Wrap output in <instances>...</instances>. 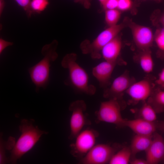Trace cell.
I'll list each match as a JSON object with an SVG mask.
<instances>
[{"instance_id": "1", "label": "cell", "mask_w": 164, "mask_h": 164, "mask_svg": "<svg viewBox=\"0 0 164 164\" xmlns=\"http://www.w3.org/2000/svg\"><path fill=\"white\" fill-rule=\"evenodd\" d=\"M77 55L74 53L67 54L63 57L62 66L67 70L68 77L65 84L71 86L77 92L92 95L96 91L95 86L89 83L87 72L77 61Z\"/></svg>"}, {"instance_id": "2", "label": "cell", "mask_w": 164, "mask_h": 164, "mask_svg": "<svg viewBox=\"0 0 164 164\" xmlns=\"http://www.w3.org/2000/svg\"><path fill=\"white\" fill-rule=\"evenodd\" d=\"M58 45V41L54 40L50 43L44 45L41 50L43 58L28 69L31 79L36 86L37 92L39 91L41 88L45 89L48 84L51 63L58 56L56 51Z\"/></svg>"}, {"instance_id": "3", "label": "cell", "mask_w": 164, "mask_h": 164, "mask_svg": "<svg viewBox=\"0 0 164 164\" xmlns=\"http://www.w3.org/2000/svg\"><path fill=\"white\" fill-rule=\"evenodd\" d=\"M33 120H21L19 127L21 135L11 150L10 161L12 164L30 150L39 140L41 136L48 132L40 130L33 124Z\"/></svg>"}, {"instance_id": "4", "label": "cell", "mask_w": 164, "mask_h": 164, "mask_svg": "<svg viewBox=\"0 0 164 164\" xmlns=\"http://www.w3.org/2000/svg\"><path fill=\"white\" fill-rule=\"evenodd\" d=\"M123 22L109 26L101 32L92 42L88 40L83 41L80 45L82 53L89 54L94 59L101 57V51L102 48L108 43L118 35V33L125 26Z\"/></svg>"}, {"instance_id": "5", "label": "cell", "mask_w": 164, "mask_h": 164, "mask_svg": "<svg viewBox=\"0 0 164 164\" xmlns=\"http://www.w3.org/2000/svg\"><path fill=\"white\" fill-rule=\"evenodd\" d=\"M121 110L120 101L111 99L103 101L95 113L96 121L112 124L119 128L125 127L126 120L122 117Z\"/></svg>"}, {"instance_id": "6", "label": "cell", "mask_w": 164, "mask_h": 164, "mask_svg": "<svg viewBox=\"0 0 164 164\" xmlns=\"http://www.w3.org/2000/svg\"><path fill=\"white\" fill-rule=\"evenodd\" d=\"M99 134L97 131L92 128L82 131L75 138L74 142L70 145L71 155L80 160L95 145Z\"/></svg>"}, {"instance_id": "7", "label": "cell", "mask_w": 164, "mask_h": 164, "mask_svg": "<svg viewBox=\"0 0 164 164\" xmlns=\"http://www.w3.org/2000/svg\"><path fill=\"white\" fill-rule=\"evenodd\" d=\"M69 109L71 114L70 123V133L68 138L72 140L82 131L85 126L91 124V122L85 113L87 105L84 100H77L72 102Z\"/></svg>"}, {"instance_id": "8", "label": "cell", "mask_w": 164, "mask_h": 164, "mask_svg": "<svg viewBox=\"0 0 164 164\" xmlns=\"http://www.w3.org/2000/svg\"><path fill=\"white\" fill-rule=\"evenodd\" d=\"M117 145L99 144L95 145L79 160L82 164H104L109 162L118 150Z\"/></svg>"}, {"instance_id": "9", "label": "cell", "mask_w": 164, "mask_h": 164, "mask_svg": "<svg viewBox=\"0 0 164 164\" xmlns=\"http://www.w3.org/2000/svg\"><path fill=\"white\" fill-rule=\"evenodd\" d=\"M130 29L134 41L141 51L148 49L152 46L154 36L149 27L138 24L128 19L124 21Z\"/></svg>"}, {"instance_id": "10", "label": "cell", "mask_w": 164, "mask_h": 164, "mask_svg": "<svg viewBox=\"0 0 164 164\" xmlns=\"http://www.w3.org/2000/svg\"><path fill=\"white\" fill-rule=\"evenodd\" d=\"M134 82L128 72L125 71L115 78L109 87L104 89V97L120 101L124 93Z\"/></svg>"}, {"instance_id": "11", "label": "cell", "mask_w": 164, "mask_h": 164, "mask_svg": "<svg viewBox=\"0 0 164 164\" xmlns=\"http://www.w3.org/2000/svg\"><path fill=\"white\" fill-rule=\"evenodd\" d=\"M153 87L150 79L146 78L134 82L126 92L134 102L145 101L153 93Z\"/></svg>"}, {"instance_id": "12", "label": "cell", "mask_w": 164, "mask_h": 164, "mask_svg": "<svg viewBox=\"0 0 164 164\" xmlns=\"http://www.w3.org/2000/svg\"><path fill=\"white\" fill-rule=\"evenodd\" d=\"M146 153L148 164H156L162 161L164 158V139L159 134L155 132L151 143Z\"/></svg>"}, {"instance_id": "13", "label": "cell", "mask_w": 164, "mask_h": 164, "mask_svg": "<svg viewBox=\"0 0 164 164\" xmlns=\"http://www.w3.org/2000/svg\"><path fill=\"white\" fill-rule=\"evenodd\" d=\"M116 63L105 60L92 68L93 75L101 87L105 89L110 85L111 77Z\"/></svg>"}, {"instance_id": "14", "label": "cell", "mask_w": 164, "mask_h": 164, "mask_svg": "<svg viewBox=\"0 0 164 164\" xmlns=\"http://www.w3.org/2000/svg\"><path fill=\"white\" fill-rule=\"evenodd\" d=\"M125 126L132 130L136 134L152 136L155 132L157 124L155 122H151L138 118L126 120Z\"/></svg>"}, {"instance_id": "15", "label": "cell", "mask_w": 164, "mask_h": 164, "mask_svg": "<svg viewBox=\"0 0 164 164\" xmlns=\"http://www.w3.org/2000/svg\"><path fill=\"white\" fill-rule=\"evenodd\" d=\"M122 42L118 35L106 44L101 53L105 60L117 62L122 48Z\"/></svg>"}, {"instance_id": "16", "label": "cell", "mask_w": 164, "mask_h": 164, "mask_svg": "<svg viewBox=\"0 0 164 164\" xmlns=\"http://www.w3.org/2000/svg\"><path fill=\"white\" fill-rule=\"evenodd\" d=\"M152 136L136 134L133 137L130 146L132 155L135 156L142 151L145 152L151 143Z\"/></svg>"}, {"instance_id": "17", "label": "cell", "mask_w": 164, "mask_h": 164, "mask_svg": "<svg viewBox=\"0 0 164 164\" xmlns=\"http://www.w3.org/2000/svg\"><path fill=\"white\" fill-rule=\"evenodd\" d=\"M147 102L157 113L164 112V90L159 88L154 90Z\"/></svg>"}, {"instance_id": "18", "label": "cell", "mask_w": 164, "mask_h": 164, "mask_svg": "<svg viewBox=\"0 0 164 164\" xmlns=\"http://www.w3.org/2000/svg\"><path fill=\"white\" fill-rule=\"evenodd\" d=\"M139 62L141 68L145 73H149L153 70L154 62L150 49L141 51Z\"/></svg>"}, {"instance_id": "19", "label": "cell", "mask_w": 164, "mask_h": 164, "mask_svg": "<svg viewBox=\"0 0 164 164\" xmlns=\"http://www.w3.org/2000/svg\"><path fill=\"white\" fill-rule=\"evenodd\" d=\"M132 153L130 148L124 147L116 152L112 156L109 163L127 164L130 162Z\"/></svg>"}, {"instance_id": "20", "label": "cell", "mask_w": 164, "mask_h": 164, "mask_svg": "<svg viewBox=\"0 0 164 164\" xmlns=\"http://www.w3.org/2000/svg\"><path fill=\"white\" fill-rule=\"evenodd\" d=\"M156 112L147 102H145L138 110V118L151 122H155L157 119Z\"/></svg>"}, {"instance_id": "21", "label": "cell", "mask_w": 164, "mask_h": 164, "mask_svg": "<svg viewBox=\"0 0 164 164\" xmlns=\"http://www.w3.org/2000/svg\"><path fill=\"white\" fill-rule=\"evenodd\" d=\"M15 143V139L10 137L7 141H5L0 136V164H4L6 162L7 159L5 155V150H11Z\"/></svg>"}, {"instance_id": "22", "label": "cell", "mask_w": 164, "mask_h": 164, "mask_svg": "<svg viewBox=\"0 0 164 164\" xmlns=\"http://www.w3.org/2000/svg\"><path fill=\"white\" fill-rule=\"evenodd\" d=\"M121 15V11L117 9L105 10V19L106 23L109 26L117 25Z\"/></svg>"}, {"instance_id": "23", "label": "cell", "mask_w": 164, "mask_h": 164, "mask_svg": "<svg viewBox=\"0 0 164 164\" xmlns=\"http://www.w3.org/2000/svg\"><path fill=\"white\" fill-rule=\"evenodd\" d=\"M49 4V0H31L30 9L32 14L41 13L46 9Z\"/></svg>"}, {"instance_id": "24", "label": "cell", "mask_w": 164, "mask_h": 164, "mask_svg": "<svg viewBox=\"0 0 164 164\" xmlns=\"http://www.w3.org/2000/svg\"><path fill=\"white\" fill-rule=\"evenodd\" d=\"M154 40L159 49L164 52V26L156 30Z\"/></svg>"}, {"instance_id": "25", "label": "cell", "mask_w": 164, "mask_h": 164, "mask_svg": "<svg viewBox=\"0 0 164 164\" xmlns=\"http://www.w3.org/2000/svg\"><path fill=\"white\" fill-rule=\"evenodd\" d=\"M132 0H118L117 9L120 11H125L129 9L132 7Z\"/></svg>"}, {"instance_id": "26", "label": "cell", "mask_w": 164, "mask_h": 164, "mask_svg": "<svg viewBox=\"0 0 164 164\" xmlns=\"http://www.w3.org/2000/svg\"><path fill=\"white\" fill-rule=\"evenodd\" d=\"M18 4L26 12L28 16L32 14L30 10V5L31 0H15Z\"/></svg>"}, {"instance_id": "27", "label": "cell", "mask_w": 164, "mask_h": 164, "mask_svg": "<svg viewBox=\"0 0 164 164\" xmlns=\"http://www.w3.org/2000/svg\"><path fill=\"white\" fill-rule=\"evenodd\" d=\"M118 0H107L102 5L103 9L105 11L117 9Z\"/></svg>"}, {"instance_id": "28", "label": "cell", "mask_w": 164, "mask_h": 164, "mask_svg": "<svg viewBox=\"0 0 164 164\" xmlns=\"http://www.w3.org/2000/svg\"><path fill=\"white\" fill-rule=\"evenodd\" d=\"M155 83L159 87V88L164 89V68L159 73Z\"/></svg>"}, {"instance_id": "29", "label": "cell", "mask_w": 164, "mask_h": 164, "mask_svg": "<svg viewBox=\"0 0 164 164\" xmlns=\"http://www.w3.org/2000/svg\"><path fill=\"white\" fill-rule=\"evenodd\" d=\"M13 44L12 42L7 41L2 38H0V54H1L3 51L7 47L12 46Z\"/></svg>"}, {"instance_id": "30", "label": "cell", "mask_w": 164, "mask_h": 164, "mask_svg": "<svg viewBox=\"0 0 164 164\" xmlns=\"http://www.w3.org/2000/svg\"><path fill=\"white\" fill-rule=\"evenodd\" d=\"M74 1L81 4L86 9H89L91 6V0H74Z\"/></svg>"}, {"instance_id": "31", "label": "cell", "mask_w": 164, "mask_h": 164, "mask_svg": "<svg viewBox=\"0 0 164 164\" xmlns=\"http://www.w3.org/2000/svg\"><path fill=\"white\" fill-rule=\"evenodd\" d=\"M131 164H148L146 160L140 159H135L130 161Z\"/></svg>"}, {"instance_id": "32", "label": "cell", "mask_w": 164, "mask_h": 164, "mask_svg": "<svg viewBox=\"0 0 164 164\" xmlns=\"http://www.w3.org/2000/svg\"><path fill=\"white\" fill-rule=\"evenodd\" d=\"M5 0H0V16H1L5 6Z\"/></svg>"}, {"instance_id": "33", "label": "cell", "mask_w": 164, "mask_h": 164, "mask_svg": "<svg viewBox=\"0 0 164 164\" xmlns=\"http://www.w3.org/2000/svg\"><path fill=\"white\" fill-rule=\"evenodd\" d=\"M157 124V127L164 131V120Z\"/></svg>"}, {"instance_id": "34", "label": "cell", "mask_w": 164, "mask_h": 164, "mask_svg": "<svg viewBox=\"0 0 164 164\" xmlns=\"http://www.w3.org/2000/svg\"><path fill=\"white\" fill-rule=\"evenodd\" d=\"M159 22L162 26H164V12L161 15L159 18Z\"/></svg>"}, {"instance_id": "35", "label": "cell", "mask_w": 164, "mask_h": 164, "mask_svg": "<svg viewBox=\"0 0 164 164\" xmlns=\"http://www.w3.org/2000/svg\"><path fill=\"white\" fill-rule=\"evenodd\" d=\"M101 4L102 6L107 0H98Z\"/></svg>"}, {"instance_id": "36", "label": "cell", "mask_w": 164, "mask_h": 164, "mask_svg": "<svg viewBox=\"0 0 164 164\" xmlns=\"http://www.w3.org/2000/svg\"><path fill=\"white\" fill-rule=\"evenodd\" d=\"M162 161H163V162H164V158Z\"/></svg>"}]
</instances>
